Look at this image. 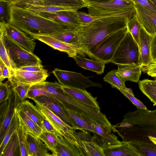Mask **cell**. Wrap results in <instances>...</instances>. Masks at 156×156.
<instances>
[{"instance_id":"94428289","label":"cell","mask_w":156,"mask_h":156,"mask_svg":"<svg viewBox=\"0 0 156 156\" xmlns=\"http://www.w3.org/2000/svg\"><path fill=\"white\" fill-rule=\"evenodd\" d=\"M155 80H156V79H155Z\"/></svg>"},{"instance_id":"484cf974","label":"cell","mask_w":156,"mask_h":156,"mask_svg":"<svg viewBox=\"0 0 156 156\" xmlns=\"http://www.w3.org/2000/svg\"><path fill=\"white\" fill-rule=\"evenodd\" d=\"M127 142L130 148L138 156H156V144L153 142L137 140Z\"/></svg>"},{"instance_id":"e0dca14e","label":"cell","mask_w":156,"mask_h":156,"mask_svg":"<svg viewBox=\"0 0 156 156\" xmlns=\"http://www.w3.org/2000/svg\"><path fill=\"white\" fill-rule=\"evenodd\" d=\"M77 12V11H62L54 13L41 12L38 14L58 22L79 26L81 23Z\"/></svg>"},{"instance_id":"681fc988","label":"cell","mask_w":156,"mask_h":156,"mask_svg":"<svg viewBox=\"0 0 156 156\" xmlns=\"http://www.w3.org/2000/svg\"><path fill=\"white\" fill-rule=\"evenodd\" d=\"M142 69L148 75L156 78V63L151 62L147 66L143 67Z\"/></svg>"},{"instance_id":"7c38bea8","label":"cell","mask_w":156,"mask_h":156,"mask_svg":"<svg viewBox=\"0 0 156 156\" xmlns=\"http://www.w3.org/2000/svg\"><path fill=\"white\" fill-rule=\"evenodd\" d=\"M83 116L95 131L96 133H93L94 142L102 147L116 144L120 142L118 137L111 133L112 129L104 127L90 118Z\"/></svg>"},{"instance_id":"52a82bcc","label":"cell","mask_w":156,"mask_h":156,"mask_svg":"<svg viewBox=\"0 0 156 156\" xmlns=\"http://www.w3.org/2000/svg\"><path fill=\"white\" fill-rule=\"evenodd\" d=\"M3 38L13 69L41 63L40 58L33 53L28 51L3 35Z\"/></svg>"},{"instance_id":"bcb514c9","label":"cell","mask_w":156,"mask_h":156,"mask_svg":"<svg viewBox=\"0 0 156 156\" xmlns=\"http://www.w3.org/2000/svg\"><path fill=\"white\" fill-rule=\"evenodd\" d=\"M121 92L137 108L140 109H147L146 106L139 100L128 92L122 89H119Z\"/></svg>"},{"instance_id":"9f6ffc18","label":"cell","mask_w":156,"mask_h":156,"mask_svg":"<svg viewBox=\"0 0 156 156\" xmlns=\"http://www.w3.org/2000/svg\"><path fill=\"white\" fill-rule=\"evenodd\" d=\"M17 0H0V1H4L10 3L12 5Z\"/></svg>"},{"instance_id":"83f0119b","label":"cell","mask_w":156,"mask_h":156,"mask_svg":"<svg viewBox=\"0 0 156 156\" xmlns=\"http://www.w3.org/2000/svg\"><path fill=\"white\" fill-rule=\"evenodd\" d=\"M138 84L143 93L156 106V80L145 79L139 80Z\"/></svg>"},{"instance_id":"ac0fdd59","label":"cell","mask_w":156,"mask_h":156,"mask_svg":"<svg viewBox=\"0 0 156 156\" xmlns=\"http://www.w3.org/2000/svg\"><path fill=\"white\" fill-rule=\"evenodd\" d=\"M8 107L2 124L0 126V143H2L13 117L15 108L21 102L16 93L12 89L8 100Z\"/></svg>"},{"instance_id":"cb8c5ba5","label":"cell","mask_w":156,"mask_h":156,"mask_svg":"<svg viewBox=\"0 0 156 156\" xmlns=\"http://www.w3.org/2000/svg\"><path fill=\"white\" fill-rule=\"evenodd\" d=\"M105 156H138L129 147L127 141L102 147Z\"/></svg>"},{"instance_id":"f546056e","label":"cell","mask_w":156,"mask_h":156,"mask_svg":"<svg viewBox=\"0 0 156 156\" xmlns=\"http://www.w3.org/2000/svg\"><path fill=\"white\" fill-rule=\"evenodd\" d=\"M116 71L113 69L108 72L103 78L104 81L109 83L113 88L122 90L134 95L132 90L126 87L125 83L116 74Z\"/></svg>"},{"instance_id":"ffe728a7","label":"cell","mask_w":156,"mask_h":156,"mask_svg":"<svg viewBox=\"0 0 156 156\" xmlns=\"http://www.w3.org/2000/svg\"><path fill=\"white\" fill-rule=\"evenodd\" d=\"M39 111L49 123L63 136L69 127L47 108L35 99L33 100Z\"/></svg>"},{"instance_id":"91938a15","label":"cell","mask_w":156,"mask_h":156,"mask_svg":"<svg viewBox=\"0 0 156 156\" xmlns=\"http://www.w3.org/2000/svg\"><path fill=\"white\" fill-rule=\"evenodd\" d=\"M151 3L156 8V0H150Z\"/></svg>"},{"instance_id":"74e56055","label":"cell","mask_w":156,"mask_h":156,"mask_svg":"<svg viewBox=\"0 0 156 156\" xmlns=\"http://www.w3.org/2000/svg\"><path fill=\"white\" fill-rule=\"evenodd\" d=\"M0 58L5 63L9 72L13 68L5 46L3 35L0 36Z\"/></svg>"},{"instance_id":"7a4b0ae2","label":"cell","mask_w":156,"mask_h":156,"mask_svg":"<svg viewBox=\"0 0 156 156\" xmlns=\"http://www.w3.org/2000/svg\"><path fill=\"white\" fill-rule=\"evenodd\" d=\"M113 127L122 141H141L152 142L149 136L156 138V109L153 110L137 108L127 112L121 122Z\"/></svg>"},{"instance_id":"db71d44e","label":"cell","mask_w":156,"mask_h":156,"mask_svg":"<svg viewBox=\"0 0 156 156\" xmlns=\"http://www.w3.org/2000/svg\"><path fill=\"white\" fill-rule=\"evenodd\" d=\"M9 72L8 69L5 66L3 69L2 73L0 75V83L2 82L5 78L9 79Z\"/></svg>"},{"instance_id":"30bf717a","label":"cell","mask_w":156,"mask_h":156,"mask_svg":"<svg viewBox=\"0 0 156 156\" xmlns=\"http://www.w3.org/2000/svg\"><path fill=\"white\" fill-rule=\"evenodd\" d=\"M8 79L12 87L19 84L33 85L45 81L49 76L47 71L32 72L19 69H13L9 72Z\"/></svg>"},{"instance_id":"f907efd6","label":"cell","mask_w":156,"mask_h":156,"mask_svg":"<svg viewBox=\"0 0 156 156\" xmlns=\"http://www.w3.org/2000/svg\"><path fill=\"white\" fill-rule=\"evenodd\" d=\"M0 104V126L3 123L5 115L8 107V100H7L4 101Z\"/></svg>"},{"instance_id":"d590c367","label":"cell","mask_w":156,"mask_h":156,"mask_svg":"<svg viewBox=\"0 0 156 156\" xmlns=\"http://www.w3.org/2000/svg\"><path fill=\"white\" fill-rule=\"evenodd\" d=\"M127 27L139 47L141 27L137 21L134 14L128 21Z\"/></svg>"},{"instance_id":"e575fe53","label":"cell","mask_w":156,"mask_h":156,"mask_svg":"<svg viewBox=\"0 0 156 156\" xmlns=\"http://www.w3.org/2000/svg\"><path fill=\"white\" fill-rule=\"evenodd\" d=\"M75 30L66 31L49 35L61 41L76 46L78 49L79 55L80 52L78 48L77 41Z\"/></svg>"},{"instance_id":"c3c4849f","label":"cell","mask_w":156,"mask_h":156,"mask_svg":"<svg viewBox=\"0 0 156 156\" xmlns=\"http://www.w3.org/2000/svg\"><path fill=\"white\" fill-rule=\"evenodd\" d=\"M41 63H39L23 67L20 69L32 72H41L45 70Z\"/></svg>"},{"instance_id":"f6af8a7d","label":"cell","mask_w":156,"mask_h":156,"mask_svg":"<svg viewBox=\"0 0 156 156\" xmlns=\"http://www.w3.org/2000/svg\"><path fill=\"white\" fill-rule=\"evenodd\" d=\"M77 12L81 25L87 24L97 19L104 18L102 17L91 16L88 13L83 12L77 11Z\"/></svg>"},{"instance_id":"5b68a950","label":"cell","mask_w":156,"mask_h":156,"mask_svg":"<svg viewBox=\"0 0 156 156\" xmlns=\"http://www.w3.org/2000/svg\"><path fill=\"white\" fill-rule=\"evenodd\" d=\"M128 31L127 27L108 36L88 51L87 55L96 60L110 62L120 43Z\"/></svg>"},{"instance_id":"6da1fadb","label":"cell","mask_w":156,"mask_h":156,"mask_svg":"<svg viewBox=\"0 0 156 156\" xmlns=\"http://www.w3.org/2000/svg\"><path fill=\"white\" fill-rule=\"evenodd\" d=\"M127 17L112 16L101 18L80 25L75 30L79 55H87L89 50L108 36L127 27Z\"/></svg>"},{"instance_id":"8fae6325","label":"cell","mask_w":156,"mask_h":156,"mask_svg":"<svg viewBox=\"0 0 156 156\" xmlns=\"http://www.w3.org/2000/svg\"><path fill=\"white\" fill-rule=\"evenodd\" d=\"M135 15L142 28L152 37L156 35V14L135 1Z\"/></svg>"},{"instance_id":"816d5d0a","label":"cell","mask_w":156,"mask_h":156,"mask_svg":"<svg viewBox=\"0 0 156 156\" xmlns=\"http://www.w3.org/2000/svg\"><path fill=\"white\" fill-rule=\"evenodd\" d=\"M151 62L156 63V35L152 37L151 45Z\"/></svg>"},{"instance_id":"2e32d148","label":"cell","mask_w":156,"mask_h":156,"mask_svg":"<svg viewBox=\"0 0 156 156\" xmlns=\"http://www.w3.org/2000/svg\"><path fill=\"white\" fill-rule=\"evenodd\" d=\"M117 65L116 73L124 83L127 81L139 82L142 70L140 65L134 64Z\"/></svg>"},{"instance_id":"680465c9","label":"cell","mask_w":156,"mask_h":156,"mask_svg":"<svg viewBox=\"0 0 156 156\" xmlns=\"http://www.w3.org/2000/svg\"><path fill=\"white\" fill-rule=\"evenodd\" d=\"M85 2L86 1H94V2H97V1H106L109 0H83Z\"/></svg>"},{"instance_id":"9c48e42d","label":"cell","mask_w":156,"mask_h":156,"mask_svg":"<svg viewBox=\"0 0 156 156\" xmlns=\"http://www.w3.org/2000/svg\"><path fill=\"white\" fill-rule=\"evenodd\" d=\"M26 34L9 23L0 21V36L3 35L28 51L33 53L35 42L34 38L27 36Z\"/></svg>"},{"instance_id":"b9f144b4","label":"cell","mask_w":156,"mask_h":156,"mask_svg":"<svg viewBox=\"0 0 156 156\" xmlns=\"http://www.w3.org/2000/svg\"><path fill=\"white\" fill-rule=\"evenodd\" d=\"M42 95L50 96L57 101L56 99L54 96L48 92L41 89L31 87L28 91L27 98L33 100L37 97Z\"/></svg>"},{"instance_id":"277c9868","label":"cell","mask_w":156,"mask_h":156,"mask_svg":"<svg viewBox=\"0 0 156 156\" xmlns=\"http://www.w3.org/2000/svg\"><path fill=\"white\" fill-rule=\"evenodd\" d=\"M90 15L105 17L118 16L131 17L135 13V1L132 0H109L86 1Z\"/></svg>"},{"instance_id":"8d00e7d4","label":"cell","mask_w":156,"mask_h":156,"mask_svg":"<svg viewBox=\"0 0 156 156\" xmlns=\"http://www.w3.org/2000/svg\"><path fill=\"white\" fill-rule=\"evenodd\" d=\"M88 156H105L103 148L94 141L82 140Z\"/></svg>"},{"instance_id":"7dc6e473","label":"cell","mask_w":156,"mask_h":156,"mask_svg":"<svg viewBox=\"0 0 156 156\" xmlns=\"http://www.w3.org/2000/svg\"><path fill=\"white\" fill-rule=\"evenodd\" d=\"M43 123L44 127V130L43 131L51 133L58 137L62 136L49 123L45 117Z\"/></svg>"},{"instance_id":"d6986e66","label":"cell","mask_w":156,"mask_h":156,"mask_svg":"<svg viewBox=\"0 0 156 156\" xmlns=\"http://www.w3.org/2000/svg\"><path fill=\"white\" fill-rule=\"evenodd\" d=\"M152 37L141 28L140 37V53L142 68L149 65L152 62L151 45Z\"/></svg>"},{"instance_id":"ab89813d","label":"cell","mask_w":156,"mask_h":156,"mask_svg":"<svg viewBox=\"0 0 156 156\" xmlns=\"http://www.w3.org/2000/svg\"><path fill=\"white\" fill-rule=\"evenodd\" d=\"M11 5L9 3L0 1V21L6 23H9L10 18Z\"/></svg>"},{"instance_id":"4fadbf2b","label":"cell","mask_w":156,"mask_h":156,"mask_svg":"<svg viewBox=\"0 0 156 156\" xmlns=\"http://www.w3.org/2000/svg\"><path fill=\"white\" fill-rule=\"evenodd\" d=\"M53 48L66 53L69 56L73 57L79 54L76 47L62 41L50 35L46 34H35L31 37Z\"/></svg>"},{"instance_id":"1f68e13d","label":"cell","mask_w":156,"mask_h":156,"mask_svg":"<svg viewBox=\"0 0 156 156\" xmlns=\"http://www.w3.org/2000/svg\"><path fill=\"white\" fill-rule=\"evenodd\" d=\"M44 5H58L70 7L78 10L87 7V3L80 0H43Z\"/></svg>"},{"instance_id":"603a6c76","label":"cell","mask_w":156,"mask_h":156,"mask_svg":"<svg viewBox=\"0 0 156 156\" xmlns=\"http://www.w3.org/2000/svg\"><path fill=\"white\" fill-rule=\"evenodd\" d=\"M28 145V156H52L48 152V148L38 138L26 134Z\"/></svg>"},{"instance_id":"be15d7a7","label":"cell","mask_w":156,"mask_h":156,"mask_svg":"<svg viewBox=\"0 0 156 156\" xmlns=\"http://www.w3.org/2000/svg\"></svg>"},{"instance_id":"7402d4cb","label":"cell","mask_w":156,"mask_h":156,"mask_svg":"<svg viewBox=\"0 0 156 156\" xmlns=\"http://www.w3.org/2000/svg\"><path fill=\"white\" fill-rule=\"evenodd\" d=\"M16 108L21 110L44 131L43 121L44 118L36 105L28 100L20 102Z\"/></svg>"},{"instance_id":"4316f807","label":"cell","mask_w":156,"mask_h":156,"mask_svg":"<svg viewBox=\"0 0 156 156\" xmlns=\"http://www.w3.org/2000/svg\"><path fill=\"white\" fill-rule=\"evenodd\" d=\"M64 110L72 123L74 130H86L93 133L96 132L91 125L82 115L79 114L71 110L66 109L64 107Z\"/></svg>"},{"instance_id":"ee69618b","label":"cell","mask_w":156,"mask_h":156,"mask_svg":"<svg viewBox=\"0 0 156 156\" xmlns=\"http://www.w3.org/2000/svg\"><path fill=\"white\" fill-rule=\"evenodd\" d=\"M31 5H44L43 0H17L12 5L25 9Z\"/></svg>"},{"instance_id":"6f0895ef","label":"cell","mask_w":156,"mask_h":156,"mask_svg":"<svg viewBox=\"0 0 156 156\" xmlns=\"http://www.w3.org/2000/svg\"><path fill=\"white\" fill-rule=\"evenodd\" d=\"M149 138L151 141L156 144V138L150 136Z\"/></svg>"},{"instance_id":"836d02e7","label":"cell","mask_w":156,"mask_h":156,"mask_svg":"<svg viewBox=\"0 0 156 156\" xmlns=\"http://www.w3.org/2000/svg\"><path fill=\"white\" fill-rule=\"evenodd\" d=\"M19 126V119L15 110L12 121L7 129L4 139L0 144V156H1L2 154L6 145L13 133L16 130Z\"/></svg>"},{"instance_id":"6125c7cd","label":"cell","mask_w":156,"mask_h":156,"mask_svg":"<svg viewBox=\"0 0 156 156\" xmlns=\"http://www.w3.org/2000/svg\"></svg>"},{"instance_id":"f35d334b","label":"cell","mask_w":156,"mask_h":156,"mask_svg":"<svg viewBox=\"0 0 156 156\" xmlns=\"http://www.w3.org/2000/svg\"><path fill=\"white\" fill-rule=\"evenodd\" d=\"M20 144L21 156H28V145L26 138V134L20 126L17 129Z\"/></svg>"},{"instance_id":"9a60e30c","label":"cell","mask_w":156,"mask_h":156,"mask_svg":"<svg viewBox=\"0 0 156 156\" xmlns=\"http://www.w3.org/2000/svg\"><path fill=\"white\" fill-rule=\"evenodd\" d=\"M61 88L65 93L79 102L90 107L100 109L96 99L85 90L68 87L61 84Z\"/></svg>"},{"instance_id":"d6a6232c","label":"cell","mask_w":156,"mask_h":156,"mask_svg":"<svg viewBox=\"0 0 156 156\" xmlns=\"http://www.w3.org/2000/svg\"><path fill=\"white\" fill-rule=\"evenodd\" d=\"M38 138L44 142L48 150L55 156V150L59 140L58 137L51 132L43 131Z\"/></svg>"},{"instance_id":"f1b7e54d","label":"cell","mask_w":156,"mask_h":156,"mask_svg":"<svg viewBox=\"0 0 156 156\" xmlns=\"http://www.w3.org/2000/svg\"><path fill=\"white\" fill-rule=\"evenodd\" d=\"M1 156H21V152L17 129L6 145Z\"/></svg>"},{"instance_id":"f5cc1de1","label":"cell","mask_w":156,"mask_h":156,"mask_svg":"<svg viewBox=\"0 0 156 156\" xmlns=\"http://www.w3.org/2000/svg\"><path fill=\"white\" fill-rule=\"evenodd\" d=\"M145 7L154 13L156 14V8L149 0H132Z\"/></svg>"},{"instance_id":"8992f818","label":"cell","mask_w":156,"mask_h":156,"mask_svg":"<svg viewBox=\"0 0 156 156\" xmlns=\"http://www.w3.org/2000/svg\"><path fill=\"white\" fill-rule=\"evenodd\" d=\"M110 62L117 65L134 64L141 66L139 47L129 30Z\"/></svg>"},{"instance_id":"5bb4252c","label":"cell","mask_w":156,"mask_h":156,"mask_svg":"<svg viewBox=\"0 0 156 156\" xmlns=\"http://www.w3.org/2000/svg\"><path fill=\"white\" fill-rule=\"evenodd\" d=\"M34 99L48 109L71 129L74 130V126L64 110V107L57 101L50 96L45 95L38 96Z\"/></svg>"},{"instance_id":"d4e9b609","label":"cell","mask_w":156,"mask_h":156,"mask_svg":"<svg viewBox=\"0 0 156 156\" xmlns=\"http://www.w3.org/2000/svg\"><path fill=\"white\" fill-rule=\"evenodd\" d=\"M76 64L82 68L91 71L98 74L103 73L106 63L103 62L90 59L80 55L73 57Z\"/></svg>"},{"instance_id":"11a10c76","label":"cell","mask_w":156,"mask_h":156,"mask_svg":"<svg viewBox=\"0 0 156 156\" xmlns=\"http://www.w3.org/2000/svg\"><path fill=\"white\" fill-rule=\"evenodd\" d=\"M6 66L2 60L0 58V75H1L2 71Z\"/></svg>"},{"instance_id":"ba28073f","label":"cell","mask_w":156,"mask_h":156,"mask_svg":"<svg viewBox=\"0 0 156 156\" xmlns=\"http://www.w3.org/2000/svg\"><path fill=\"white\" fill-rule=\"evenodd\" d=\"M52 73L62 85L83 90L90 87H101V84L93 82L81 74L55 68Z\"/></svg>"},{"instance_id":"60d3db41","label":"cell","mask_w":156,"mask_h":156,"mask_svg":"<svg viewBox=\"0 0 156 156\" xmlns=\"http://www.w3.org/2000/svg\"><path fill=\"white\" fill-rule=\"evenodd\" d=\"M32 85L23 84H19L12 87L13 90L17 95L20 102L27 98L28 91Z\"/></svg>"},{"instance_id":"3957f363","label":"cell","mask_w":156,"mask_h":156,"mask_svg":"<svg viewBox=\"0 0 156 156\" xmlns=\"http://www.w3.org/2000/svg\"><path fill=\"white\" fill-rule=\"evenodd\" d=\"M10 10L9 23L30 37L35 34L51 35L74 30L78 27L58 22L14 5H11Z\"/></svg>"},{"instance_id":"7bdbcfd3","label":"cell","mask_w":156,"mask_h":156,"mask_svg":"<svg viewBox=\"0 0 156 156\" xmlns=\"http://www.w3.org/2000/svg\"><path fill=\"white\" fill-rule=\"evenodd\" d=\"M8 82L0 83V103L8 100L12 91Z\"/></svg>"},{"instance_id":"4dcf8cb0","label":"cell","mask_w":156,"mask_h":156,"mask_svg":"<svg viewBox=\"0 0 156 156\" xmlns=\"http://www.w3.org/2000/svg\"><path fill=\"white\" fill-rule=\"evenodd\" d=\"M37 13L41 12L54 13L62 11H77L76 9L68 6L31 5L25 9Z\"/></svg>"},{"instance_id":"44dd1931","label":"cell","mask_w":156,"mask_h":156,"mask_svg":"<svg viewBox=\"0 0 156 156\" xmlns=\"http://www.w3.org/2000/svg\"><path fill=\"white\" fill-rule=\"evenodd\" d=\"M16 108L15 110L19 119V126L22 127L24 132L26 134L38 138L43 131L42 129L22 111Z\"/></svg>"}]
</instances>
